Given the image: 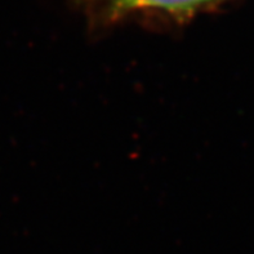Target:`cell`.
Returning a JSON list of instances; mask_svg holds the SVG:
<instances>
[{
	"label": "cell",
	"mask_w": 254,
	"mask_h": 254,
	"mask_svg": "<svg viewBox=\"0 0 254 254\" xmlns=\"http://www.w3.org/2000/svg\"><path fill=\"white\" fill-rule=\"evenodd\" d=\"M209 1L210 0H119V4L126 8H154L169 12H186Z\"/></svg>",
	"instance_id": "1"
}]
</instances>
